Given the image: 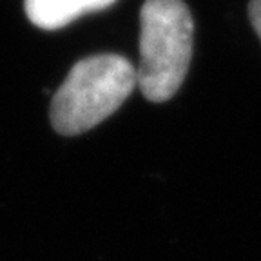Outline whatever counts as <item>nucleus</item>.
Returning a JSON list of instances; mask_svg holds the SVG:
<instances>
[{
    "mask_svg": "<svg viewBox=\"0 0 261 261\" xmlns=\"http://www.w3.org/2000/svg\"><path fill=\"white\" fill-rule=\"evenodd\" d=\"M136 86L151 102H167L184 84L192 57V16L184 0H145L142 6Z\"/></svg>",
    "mask_w": 261,
    "mask_h": 261,
    "instance_id": "nucleus-1",
    "label": "nucleus"
},
{
    "mask_svg": "<svg viewBox=\"0 0 261 261\" xmlns=\"http://www.w3.org/2000/svg\"><path fill=\"white\" fill-rule=\"evenodd\" d=\"M249 16H250V22H252L254 29H256V33H257V37L261 38V0H250Z\"/></svg>",
    "mask_w": 261,
    "mask_h": 261,
    "instance_id": "nucleus-4",
    "label": "nucleus"
},
{
    "mask_svg": "<svg viewBox=\"0 0 261 261\" xmlns=\"http://www.w3.org/2000/svg\"><path fill=\"white\" fill-rule=\"evenodd\" d=\"M136 87V69L118 55H94L73 65L51 102V123L64 136L93 129Z\"/></svg>",
    "mask_w": 261,
    "mask_h": 261,
    "instance_id": "nucleus-2",
    "label": "nucleus"
},
{
    "mask_svg": "<svg viewBox=\"0 0 261 261\" xmlns=\"http://www.w3.org/2000/svg\"><path fill=\"white\" fill-rule=\"evenodd\" d=\"M116 0H25V13L42 29H60L86 13L100 11Z\"/></svg>",
    "mask_w": 261,
    "mask_h": 261,
    "instance_id": "nucleus-3",
    "label": "nucleus"
}]
</instances>
